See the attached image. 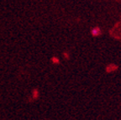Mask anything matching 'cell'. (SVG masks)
<instances>
[{"label":"cell","mask_w":121,"mask_h":120,"mask_svg":"<svg viewBox=\"0 0 121 120\" xmlns=\"http://www.w3.org/2000/svg\"><path fill=\"white\" fill-rule=\"evenodd\" d=\"M91 33H92V35L96 37V36L100 35L101 33H102V31H101V30L98 28V27H94V28H93V30H92Z\"/></svg>","instance_id":"cell-1"}]
</instances>
